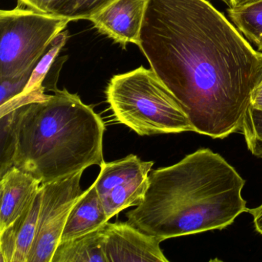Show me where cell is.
<instances>
[{
	"label": "cell",
	"instance_id": "1",
	"mask_svg": "<svg viewBox=\"0 0 262 262\" xmlns=\"http://www.w3.org/2000/svg\"><path fill=\"white\" fill-rule=\"evenodd\" d=\"M138 47L194 133H241L261 74L255 51L208 0H147Z\"/></svg>",
	"mask_w": 262,
	"mask_h": 262
},
{
	"label": "cell",
	"instance_id": "2",
	"mask_svg": "<svg viewBox=\"0 0 262 262\" xmlns=\"http://www.w3.org/2000/svg\"><path fill=\"white\" fill-rule=\"evenodd\" d=\"M245 184L221 155L201 148L151 171L144 199L126 213L127 222L161 242L222 230L248 211Z\"/></svg>",
	"mask_w": 262,
	"mask_h": 262
},
{
	"label": "cell",
	"instance_id": "3",
	"mask_svg": "<svg viewBox=\"0 0 262 262\" xmlns=\"http://www.w3.org/2000/svg\"><path fill=\"white\" fill-rule=\"evenodd\" d=\"M16 110L13 166L41 185L103 163L105 123L77 94L56 90Z\"/></svg>",
	"mask_w": 262,
	"mask_h": 262
},
{
	"label": "cell",
	"instance_id": "4",
	"mask_svg": "<svg viewBox=\"0 0 262 262\" xmlns=\"http://www.w3.org/2000/svg\"><path fill=\"white\" fill-rule=\"evenodd\" d=\"M106 96L116 121L139 136L194 132L180 102L151 69L113 76Z\"/></svg>",
	"mask_w": 262,
	"mask_h": 262
},
{
	"label": "cell",
	"instance_id": "5",
	"mask_svg": "<svg viewBox=\"0 0 262 262\" xmlns=\"http://www.w3.org/2000/svg\"><path fill=\"white\" fill-rule=\"evenodd\" d=\"M70 19L16 8L0 11V79H13L36 67Z\"/></svg>",
	"mask_w": 262,
	"mask_h": 262
},
{
	"label": "cell",
	"instance_id": "6",
	"mask_svg": "<svg viewBox=\"0 0 262 262\" xmlns=\"http://www.w3.org/2000/svg\"><path fill=\"white\" fill-rule=\"evenodd\" d=\"M83 171L41 185L42 202L34 243L28 262H51L72 208L83 194Z\"/></svg>",
	"mask_w": 262,
	"mask_h": 262
},
{
	"label": "cell",
	"instance_id": "7",
	"mask_svg": "<svg viewBox=\"0 0 262 262\" xmlns=\"http://www.w3.org/2000/svg\"><path fill=\"white\" fill-rule=\"evenodd\" d=\"M153 165L135 155L101 165L94 183L108 219L142 202Z\"/></svg>",
	"mask_w": 262,
	"mask_h": 262
},
{
	"label": "cell",
	"instance_id": "8",
	"mask_svg": "<svg viewBox=\"0 0 262 262\" xmlns=\"http://www.w3.org/2000/svg\"><path fill=\"white\" fill-rule=\"evenodd\" d=\"M105 253L107 262H168L161 241L125 222H106Z\"/></svg>",
	"mask_w": 262,
	"mask_h": 262
},
{
	"label": "cell",
	"instance_id": "9",
	"mask_svg": "<svg viewBox=\"0 0 262 262\" xmlns=\"http://www.w3.org/2000/svg\"><path fill=\"white\" fill-rule=\"evenodd\" d=\"M147 0H114L90 21L102 34L125 47L138 45Z\"/></svg>",
	"mask_w": 262,
	"mask_h": 262
},
{
	"label": "cell",
	"instance_id": "10",
	"mask_svg": "<svg viewBox=\"0 0 262 262\" xmlns=\"http://www.w3.org/2000/svg\"><path fill=\"white\" fill-rule=\"evenodd\" d=\"M42 188L22 214L0 231V261L28 262L37 230Z\"/></svg>",
	"mask_w": 262,
	"mask_h": 262
},
{
	"label": "cell",
	"instance_id": "11",
	"mask_svg": "<svg viewBox=\"0 0 262 262\" xmlns=\"http://www.w3.org/2000/svg\"><path fill=\"white\" fill-rule=\"evenodd\" d=\"M41 182L13 166L0 180V231L16 221L36 198Z\"/></svg>",
	"mask_w": 262,
	"mask_h": 262
},
{
	"label": "cell",
	"instance_id": "12",
	"mask_svg": "<svg viewBox=\"0 0 262 262\" xmlns=\"http://www.w3.org/2000/svg\"><path fill=\"white\" fill-rule=\"evenodd\" d=\"M108 220L96 185L93 183L84 191L72 208L61 241L74 238L95 231Z\"/></svg>",
	"mask_w": 262,
	"mask_h": 262
},
{
	"label": "cell",
	"instance_id": "13",
	"mask_svg": "<svg viewBox=\"0 0 262 262\" xmlns=\"http://www.w3.org/2000/svg\"><path fill=\"white\" fill-rule=\"evenodd\" d=\"M105 225L91 232L61 241L51 262H107Z\"/></svg>",
	"mask_w": 262,
	"mask_h": 262
},
{
	"label": "cell",
	"instance_id": "14",
	"mask_svg": "<svg viewBox=\"0 0 262 262\" xmlns=\"http://www.w3.org/2000/svg\"><path fill=\"white\" fill-rule=\"evenodd\" d=\"M228 13L237 30L260 50L262 47V0L239 9L229 8Z\"/></svg>",
	"mask_w": 262,
	"mask_h": 262
},
{
	"label": "cell",
	"instance_id": "15",
	"mask_svg": "<svg viewBox=\"0 0 262 262\" xmlns=\"http://www.w3.org/2000/svg\"><path fill=\"white\" fill-rule=\"evenodd\" d=\"M16 110L0 117V178L13 167L16 149Z\"/></svg>",
	"mask_w": 262,
	"mask_h": 262
},
{
	"label": "cell",
	"instance_id": "16",
	"mask_svg": "<svg viewBox=\"0 0 262 262\" xmlns=\"http://www.w3.org/2000/svg\"><path fill=\"white\" fill-rule=\"evenodd\" d=\"M240 133L245 136L251 154L262 159V110L250 106L244 118Z\"/></svg>",
	"mask_w": 262,
	"mask_h": 262
},
{
	"label": "cell",
	"instance_id": "17",
	"mask_svg": "<svg viewBox=\"0 0 262 262\" xmlns=\"http://www.w3.org/2000/svg\"><path fill=\"white\" fill-rule=\"evenodd\" d=\"M114 0H66L61 17L70 21L87 19L102 11Z\"/></svg>",
	"mask_w": 262,
	"mask_h": 262
},
{
	"label": "cell",
	"instance_id": "18",
	"mask_svg": "<svg viewBox=\"0 0 262 262\" xmlns=\"http://www.w3.org/2000/svg\"><path fill=\"white\" fill-rule=\"evenodd\" d=\"M35 67L30 69L19 77L0 79V105L7 103L24 93L30 82Z\"/></svg>",
	"mask_w": 262,
	"mask_h": 262
},
{
	"label": "cell",
	"instance_id": "19",
	"mask_svg": "<svg viewBox=\"0 0 262 262\" xmlns=\"http://www.w3.org/2000/svg\"><path fill=\"white\" fill-rule=\"evenodd\" d=\"M66 0H19L23 5L36 13L61 17Z\"/></svg>",
	"mask_w": 262,
	"mask_h": 262
},
{
	"label": "cell",
	"instance_id": "20",
	"mask_svg": "<svg viewBox=\"0 0 262 262\" xmlns=\"http://www.w3.org/2000/svg\"><path fill=\"white\" fill-rule=\"evenodd\" d=\"M247 212L252 216L254 228L259 234L262 235V204L257 208L248 209Z\"/></svg>",
	"mask_w": 262,
	"mask_h": 262
},
{
	"label": "cell",
	"instance_id": "21",
	"mask_svg": "<svg viewBox=\"0 0 262 262\" xmlns=\"http://www.w3.org/2000/svg\"><path fill=\"white\" fill-rule=\"evenodd\" d=\"M251 105L254 108L262 110V89L253 93L251 98Z\"/></svg>",
	"mask_w": 262,
	"mask_h": 262
},
{
	"label": "cell",
	"instance_id": "22",
	"mask_svg": "<svg viewBox=\"0 0 262 262\" xmlns=\"http://www.w3.org/2000/svg\"><path fill=\"white\" fill-rule=\"evenodd\" d=\"M258 1L260 0H230L228 4H229V8L239 9Z\"/></svg>",
	"mask_w": 262,
	"mask_h": 262
},
{
	"label": "cell",
	"instance_id": "23",
	"mask_svg": "<svg viewBox=\"0 0 262 262\" xmlns=\"http://www.w3.org/2000/svg\"><path fill=\"white\" fill-rule=\"evenodd\" d=\"M260 89H262V67H261V74H260V81H259L258 85H257V87H256L255 90H254V92L256 91V90H260ZM254 92H253V93H254Z\"/></svg>",
	"mask_w": 262,
	"mask_h": 262
},
{
	"label": "cell",
	"instance_id": "24",
	"mask_svg": "<svg viewBox=\"0 0 262 262\" xmlns=\"http://www.w3.org/2000/svg\"><path fill=\"white\" fill-rule=\"evenodd\" d=\"M223 1H225V2L229 3L230 0H223Z\"/></svg>",
	"mask_w": 262,
	"mask_h": 262
},
{
	"label": "cell",
	"instance_id": "25",
	"mask_svg": "<svg viewBox=\"0 0 262 262\" xmlns=\"http://www.w3.org/2000/svg\"><path fill=\"white\" fill-rule=\"evenodd\" d=\"M260 51H262V47L260 49Z\"/></svg>",
	"mask_w": 262,
	"mask_h": 262
}]
</instances>
